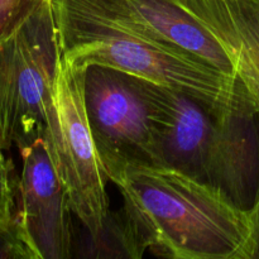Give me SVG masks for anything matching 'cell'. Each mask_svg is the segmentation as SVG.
Segmentation results:
<instances>
[{
	"label": "cell",
	"mask_w": 259,
	"mask_h": 259,
	"mask_svg": "<svg viewBox=\"0 0 259 259\" xmlns=\"http://www.w3.org/2000/svg\"><path fill=\"white\" fill-rule=\"evenodd\" d=\"M23 167L17 189V215L38 259L73 257V235L67 192L43 138L19 152Z\"/></svg>",
	"instance_id": "cell-7"
},
{
	"label": "cell",
	"mask_w": 259,
	"mask_h": 259,
	"mask_svg": "<svg viewBox=\"0 0 259 259\" xmlns=\"http://www.w3.org/2000/svg\"><path fill=\"white\" fill-rule=\"evenodd\" d=\"M61 48L51 3L0 40V139L23 151L42 138L53 108Z\"/></svg>",
	"instance_id": "cell-3"
},
{
	"label": "cell",
	"mask_w": 259,
	"mask_h": 259,
	"mask_svg": "<svg viewBox=\"0 0 259 259\" xmlns=\"http://www.w3.org/2000/svg\"><path fill=\"white\" fill-rule=\"evenodd\" d=\"M146 250H148L146 237L133 215L123 205L116 211L109 210L98 234L86 233L81 250L75 255L81 258L141 259Z\"/></svg>",
	"instance_id": "cell-11"
},
{
	"label": "cell",
	"mask_w": 259,
	"mask_h": 259,
	"mask_svg": "<svg viewBox=\"0 0 259 259\" xmlns=\"http://www.w3.org/2000/svg\"><path fill=\"white\" fill-rule=\"evenodd\" d=\"M128 3L137 22L152 38L235 76L232 62L219 42L177 0H128Z\"/></svg>",
	"instance_id": "cell-10"
},
{
	"label": "cell",
	"mask_w": 259,
	"mask_h": 259,
	"mask_svg": "<svg viewBox=\"0 0 259 259\" xmlns=\"http://www.w3.org/2000/svg\"><path fill=\"white\" fill-rule=\"evenodd\" d=\"M159 89L115 68H86V114L108 177L128 164L158 166Z\"/></svg>",
	"instance_id": "cell-4"
},
{
	"label": "cell",
	"mask_w": 259,
	"mask_h": 259,
	"mask_svg": "<svg viewBox=\"0 0 259 259\" xmlns=\"http://www.w3.org/2000/svg\"><path fill=\"white\" fill-rule=\"evenodd\" d=\"M205 182L242 211L259 200V110L238 78L230 101L215 116Z\"/></svg>",
	"instance_id": "cell-6"
},
{
	"label": "cell",
	"mask_w": 259,
	"mask_h": 259,
	"mask_svg": "<svg viewBox=\"0 0 259 259\" xmlns=\"http://www.w3.org/2000/svg\"><path fill=\"white\" fill-rule=\"evenodd\" d=\"M0 259H38L17 211L9 222L0 223Z\"/></svg>",
	"instance_id": "cell-12"
},
{
	"label": "cell",
	"mask_w": 259,
	"mask_h": 259,
	"mask_svg": "<svg viewBox=\"0 0 259 259\" xmlns=\"http://www.w3.org/2000/svg\"><path fill=\"white\" fill-rule=\"evenodd\" d=\"M158 166L205 182V167L215 128V110L204 101L161 85Z\"/></svg>",
	"instance_id": "cell-8"
},
{
	"label": "cell",
	"mask_w": 259,
	"mask_h": 259,
	"mask_svg": "<svg viewBox=\"0 0 259 259\" xmlns=\"http://www.w3.org/2000/svg\"><path fill=\"white\" fill-rule=\"evenodd\" d=\"M51 0H0V40L12 35L35 10Z\"/></svg>",
	"instance_id": "cell-13"
},
{
	"label": "cell",
	"mask_w": 259,
	"mask_h": 259,
	"mask_svg": "<svg viewBox=\"0 0 259 259\" xmlns=\"http://www.w3.org/2000/svg\"><path fill=\"white\" fill-rule=\"evenodd\" d=\"M5 149L0 139V223L9 222L15 215L13 163L4 154Z\"/></svg>",
	"instance_id": "cell-14"
},
{
	"label": "cell",
	"mask_w": 259,
	"mask_h": 259,
	"mask_svg": "<svg viewBox=\"0 0 259 259\" xmlns=\"http://www.w3.org/2000/svg\"><path fill=\"white\" fill-rule=\"evenodd\" d=\"M85 73L82 66L61 60L53 108L42 138L67 192L71 212L86 233L96 235L110 210L109 177L86 114Z\"/></svg>",
	"instance_id": "cell-5"
},
{
	"label": "cell",
	"mask_w": 259,
	"mask_h": 259,
	"mask_svg": "<svg viewBox=\"0 0 259 259\" xmlns=\"http://www.w3.org/2000/svg\"><path fill=\"white\" fill-rule=\"evenodd\" d=\"M250 224V239L248 259H259V200L248 212Z\"/></svg>",
	"instance_id": "cell-15"
},
{
	"label": "cell",
	"mask_w": 259,
	"mask_h": 259,
	"mask_svg": "<svg viewBox=\"0 0 259 259\" xmlns=\"http://www.w3.org/2000/svg\"><path fill=\"white\" fill-rule=\"evenodd\" d=\"M62 58L148 78L184 91L220 110L232 99L237 77L152 38L128 0H51Z\"/></svg>",
	"instance_id": "cell-1"
},
{
	"label": "cell",
	"mask_w": 259,
	"mask_h": 259,
	"mask_svg": "<svg viewBox=\"0 0 259 259\" xmlns=\"http://www.w3.org/2000/svg\"><path fill=\"white\" fill-rule=\"evenodd\" d=\"M148 249L174 259H248L250 224L211 185L177 169L128 164L109 177Z\"/></svg>",
	"instance_id": "cell-2"
},
{
	"label": "cell",
	"mask_w": 259,
	"mask_h": 259,
	"mask_svg": "<svg viewBox=\"0 0 259 259\" xmlns=\"http://www.w3.org/2000/svg\"><path fill=\"white\" fill-rule=\"evenodd\" d=\"M219 42L259 110V0H177Z\"/></svg>",
	"instance_id": "cell-9"
}]
</instances>
